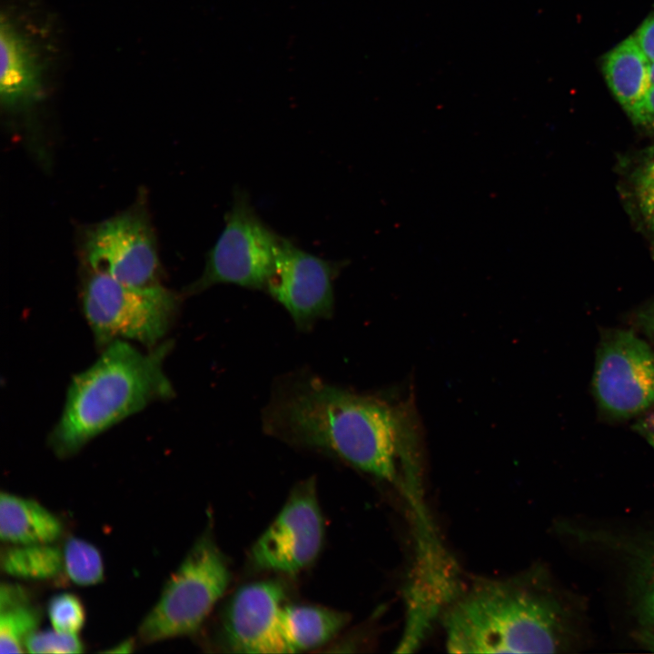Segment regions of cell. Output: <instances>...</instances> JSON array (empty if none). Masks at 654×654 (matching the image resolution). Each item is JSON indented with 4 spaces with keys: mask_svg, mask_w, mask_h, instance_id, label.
Segmentation results:
<instances>
[{
    "mask_svg": "<svg viewBox=\"0 0 654 654\" xmlns=\"http://www.w3.org/2000/svg\"><path fill=\"white\" fill-rule=\"evenodd\" d=\"M262 421L270 436L381 480L394 481L421 468V428L411 399L359 393L297 374L275 387Z\"/></svg>",
    "mask_w": 654,
    "mask_h": 654,
    "instance_id": "6da1fadb",
    "label": "cell"
},
{
    "mask_svg": "<svg viewBox=\"0 0 654 654\" xmlns=\"http://www.w3.org/2000/svg\"><path fill=\"white\" fill-rule=\"evenodd\" d=\"M451 653H556L580 639L581 611L540 567L474 582L444 613Z\"/></svg>",
    "mask_w": 654,
    "mask_h": 654,
    "instance_id": "7a4b0ae2",
    "label": "cell"
},
{
    "mask_svg": "<svg viewBox=\"0 0 654 654\" xmlns=\"http://www.w3.org/2000/svg\"><path fill=\"white\" fill-rule=\"evenodd\" d=\"M171 348L166 342L144 353L123 340L105 346L96 362L70 383L62 415L49 436L54 452L60 458L72 456L153 401L172 397L174 391L164 372Z\"/></svg>",
    "mask_w": 654,
    "mask_h": 654,
    "instance_id": "3957f363",
    "label": "cell"
},
{
    "mask_svg": "<svg viewBox=\"0 0 654 654\" xmlns=\"http://www.w3.org/2000/svg\"><path fill=\"white\" fill-rule=\"evenodd\" d=\"M231 580L224 554L210 531L197 539L169 577L138 634L151 644L195 632L223 596Z\"/></svg>",
    "mask_w": 654,
    "mask_h": 654,
    "instance_id": "277c9868",
    "label": "cell"
},
{
    "mask_svg": "<svg viewBox=\"0 0 654 654\" xmlns=\"http://www.w3.org/2000/svg\"><path fill=\"white\" fill-rule=\"evenodd\" d=\"M179 297L162 284L134 287L91 272L82 293V307L100 346L134 340L153 348L174 320Z\"/></svg>",
    "mask_w": 654,
    "mask_h": 654,
    "instance_id": "5b68a950",
    "label": "cell"
},
{
    "mask_svg": "<svg viewBox=\"0 0 654 654\" xmlns=\"http://www.w3.org/2000/svg\"><path fill=\"white\" fill-rule=\"evenodd\" d=\"M225 224L206 256L203 274L185 292L195 294L220 283L265 290L283 237L257 214L247 193L235 190Z\"/></svg>",
    "mask_w": 654,
    "mask_h": 654,
    "instance_id": "8992f818",
    "label": "cell"
},
{
    "mask_svg": "<svg viewBox=\"0 0 654 654\" xmlns=\"http://www.w3.org/2000/svg\"><path fill=\"white\" fill-rule=\"evenodd\" d=\"M592 388L598 405L610 417L646 411L654 404V351L631 332L606 334L597 352Z\"/></svg>",
    "mask_w": 654,
    "mask_h": 654,
    "instance_id": "52a82bcc",
    "label": "cell"
},
{
    "mask_svg": "<svg viewBox=\"0 0 654 654\" xmlns=\"http://www.w3.org/2000/svg\"><path fill=\"white\" fill-rule=\"evenodd\" d=\"M51 31L14 6L1 15V104L7 111L27 108L45 92L54 54Z\"/></svg>",
    "mask_w": 654,
    "mask_h": 654,
    "instance_id": "ba28073f",
    "label": "cell"
},
{
    "mask_svg": "<svg viewBox=\"0 0 654 654\" xmlns=\"http://www.w3.org/2000/svg\"><path fill=\"white\" fill-rule=\"evenodd\" d=\"M324 524L313 478L295 486L283 507L254 542V569L288 575L310 566L319 555Z\"/></svg>",
    "mask_w": 654,
    "mask_h": 654,
    "instance_id": "9c48e42d",
    "label": "cell"
},
{
    "mask_svg": "<svg viewBox=\"0 0 654 654\" xmlns=\"http://www.w3.org/2000/svg\"><path fill=\"white\" fill-rule=\"evenodd\" d=\"M83 247L91 272L134 287L161 284L155 238L144 211H127L94 225Z\"/></svg>",
    "mask_w": 654,
    "mask_h": 654,
    "instance_id": "30bf717a",
    "label": "cell"
},
{
    "mask_svg": "<svg viewBox=\"0 0 654 654\" xmlns=\"http://www.w3.org/2000/svg\"><path fill=\"white\" fill-rule=\"evenodd\" d=\"M345 265L325 260L283 238L264 291L289 312L296 327L308 331L334 311L333 283Z\"/></svg>",
    "mask_w": 654,
    "mask_h": 654,
    "instance_id": "8fae6325",
    "label": "cell"
},
{
    "mask_svg": "<svg viewBox=\"0 0 654 654\" xmlns=\"http://www.w3.org/2000/svg\"><path fill=\"white\" fill-rule=\"evenodd\" d=\"M285 600L276 580L245 584L233 594L223 619L225 647L236 653H288L281 629Z\"/></svg>",
    "mask_w": 654,
    "mask_h": 654,
    "instance_id": "7c38bea8",
    "label": "cell"
},
{
    "mask_svg": "<svg viewBox=\"0 0 654 654\" xmlns=\"http://www.w3.org/2000/svg\"><path fill=\"white\" fill-rule=\"evenodd\" d=\"M618 550L626 566L627 592L633 614L645 630H654V534L598 536Z\"/></svg>",
    "mask_w": 654,
    "mask_h": 654,
    "instance_id": "4fadbf2b",
    "label": "cell"
},
{
    "mask_svg": "<svg viewBox=\"0 0 654 654\" xmlns=\"http://www.w3.org/2000/svg\"><path fill=\"white\" fill-rule=\"evenodd\" d=\"M58 518L38 501L9 492L0 495V537L12 545L53 543L62 534Z\"/></svg>",
    "mask_w": 654,
    "mask_h": 654,
    "instance_id": "5bb4252c",
    "label": "cell"
},
{
    "mask_svg": "<svg viewBox=\"0 0 654 654\" xmlns=\"http://www.w3.org/2000/svg\"><path fill=\"white\" fill-rule=\"evenodd\" d=\"M650 64L634 35L624 39L604 57L602 65L606 82L629 115L652 85Z\"/></svg>",
    "mask_w": 654,
    "mask_h": 654,
    "instance_id": "9a60e30c",
    "label": "cell"
},
{
    "mask_svg": "<svg viewBox=\"0 0 654 654\" xmlns=\"http://www.w3.org/2000/svg\"><path fill=\"white\" fill-rule=\"evenodd\" d=\"M345 612L307 604L284 605L281 629L288 653L320 648L332 639L348 623Z\"/></svg>",
    "mask_w": 654,
    "mask_h": 654,
    "instance_id": "2e32d148",
    "label": "cell"
},
{
    "mask_svg": "<svg viewBox=\"0 0 654 654\" xmlns=\"http://www.w3.org/2000/svg\"><path fill=\"white\" fill-rule=\"evenodd\" d=\"M0 562L5 573L24 580H51L64 570L63 550L51 543L13 545L2 552Z\"/></svg>",
    "mask_w": 654,
    "mask_h": 654,
    "instance_id": "e0dca14e",
    "label": "cell"
},
{
    "mask_svg": "<svg viewBox=\"0 0 654 654\" xmlns=\"http://www.w3.org/2000/svg\"><path fill=\"white\" fill-rule=\"evenodd\" d=\"M40 622V610L30 600L1 607L0 652H25L27 639L37 630Z\"/></svg>",
    "mask_w": 654,
    "mask_h": 654,
    "instance_id": "ac0fdd59",
    "label": "cell"
},
{
    "mask_svg": "<svg viewBox=\"0 0 654 654\" xmlns=\"http://www.w3.org/2000/svg\"><path fill=\"white\" fill-rule=\"evenodd\" d=\"M63 556L64 571L72 582L80 586H92L103 580L102 556L92 543L71 537L64 544Z\"/></svg>",
    "mask_w": 654,
    "mask_h": 654,
    "instance_id": "d6986e66",
    "label": "cell"
},
{
    "mask_svg": "<svg viewBox=\"0 0 654 654\" xmlns=\"http://www.w3.org/2000/svg\"><path fill=\"white\" fill-rule=\"evenodd\" d=\"M47 614L53 629L61 632L77 634L85 620L83 603L77 596L67 592L50 599Z\"/></svg>",
    "mask_w": 654,
    "mask_h": 654,
    "instance_id": "ffe728a7",
    "label": "cell"
},
{
    "mask_svg": "<svg viewBox=\"0 0 654 654\" xmlns=\"http://www.w3.org/2000/svg\"><path fill=\"white\" fill-rule=\"evenodd\" d=\"M84 645L77 634L46 629L35 631L25 642V652L35 654L82 653Z\"/></svg>",
    "mask_w": 654,
    "mask_h": 654,
    "instance_id": "44dd1931",
    "label": "cell"
},
{
    "mask_svg": "<svg viewBox=\"0 0 654 654\" xmlns=\"http://www.w3.org/2000/svg\"><path fill=\"white\" fill-rule=\"evenodd\" d=\"M634 37L650 64H654V12L639 25Z\"/></svg>",
    "mask_w": 654,
    "mask_h": 654,
    "instance_id": "7402d4cb",
    "label": "cell"
},
{
    "mask_svg": "<svg viewBox=\"0 0 654 654\" xmlns=\"http://www.w3.org/2000/svg\"><path fill=\"white\" fill-rule=\"evenodd\" d=\"M629 116L635 123L654 130V85Z\"/></svg>",
    "mask_w": 654,
    "mask_h": 654,
    "instance_id": "603a6c76",
    "label": "cell"
},
{
    "mask_svg": "<svg viewBox=\"0 0 654 654\" xmlns=\"http://www.w3.org/2000/svg\"><path fill=\"white\" fill-rule=\"evenodd\" d=\"M636 189L641 213L654 229V184L637 183Z\"/></svg>",
    "mask_w": 654,
    "mask_h": 654,
    "instance_id": "cb8c5ba5",
    "label": "cell"
},
{
    "mask_svg": "<svg viewBox=\"0 0 654 654\" xmlns=\"http://www.w3.org/2000/svg\"><path fill=\"white\" fill-rule=\"evenodd\" d=\"M634 430L654 449V411L641 417L635 423Z\"/></svg>",
    "mask_w": 654,
    "mask_h": 654,
    "instance_id": "d4e9b609",
    "label": "cell"
},
{
    "mask_svg": "<svg viewBox=\"0 0 654 654\" xmlns=\"http://www.w3.org/2000/svg\"><path fill=\"white\" fill-rule=\"evenodd\" d=\"M637 183L654 184V152L639 169Z\"/></svg>",
    "mask_w": 654,
    "mask_h": 654,
    "instance_id": "484cf974",
    "label": "cell"
},
{
    "mask_svg": "<svg viewBox=\"0 0 654 654\" xmlns=\"http://www.w3.org/2000/svg\"><path fill=\"white\" fill-rule=\"evenodd\" d=\"M134 641L132 639H127L117 645L112 647L111 649L104 650V652L108 653H130L134 650Z\"/></svg>",
    "mask_w": 654,
    "mask_h": 654,
    "instance_id": "4316f807",
    "label": "cell"
},
{
    "mask_svg": "<svg viewBox=\"0 0 654 654\" xmlns=\"http://www.w3.org/2000/svg\"><path fill=\"white\" fill-rule=\"evenodd\" d=\"M647 326L650 330V332L654 334V312H649V314L646 318Z\"/></svg>",
    "mask_w": 654,
    "mask_h": 654,
    "instance_id": "83f0119b",
    "label": "cell"
},
{
    "mask_svg": "<svg viewBox=\"0 0 654 654\" xmlns=\"http://www.w3.org/2000/svg\"><path fill=\"white\" fill-rule=\"evenodd\" d=\"M650 80L651 84L654 85V64H650Z\"/></svg>",
    "mask_w": 654,
    "mask_h": 654,
    "instance_id": "f1b7e54d",
    "label": "cell"
}]
</instances>
